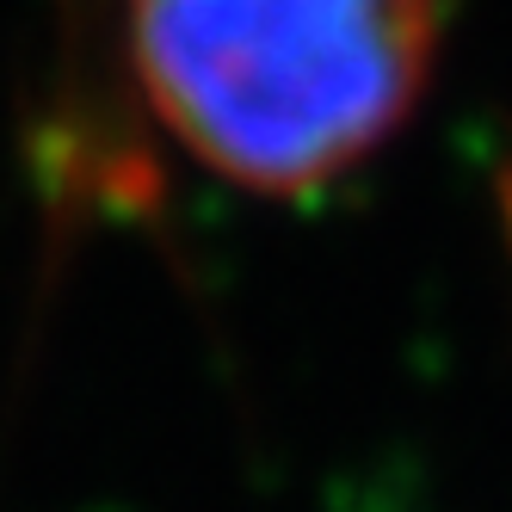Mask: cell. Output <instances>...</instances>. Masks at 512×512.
Returning <instances> with one entry per match:
<instances>
[{
    "instance_id": "obj_1",
    "label": "cell",
    "mask_w": 512,
    "mask_h": 512,
    "mask_svg": "<svg viewBox=\"0 0 512 512\" xmlns=\"http://www.w3.org/2000/svg\"><path fill=\"white\" fill-rule=\"evenodd\" d=\"M130 75L179 149L260 198L334 186L414 118L445 0H124Z\"/></svg>"
},
{
    "instance_id": "obj_2",
    "label": "cell",
    "mask_w": 512,
    "mask_h": 512,
    "mask_svg": "<svg viewBox=\"0 0 512 512\" xmlns=\"http://www.w3.org/2000/svg\"><path fill=\"white\" fill-rule=\"evenodd\" d=\"M494 204H500V229H506V247H512V149L500 155V173H494Z\"/></svg>"
}]
</instances>
